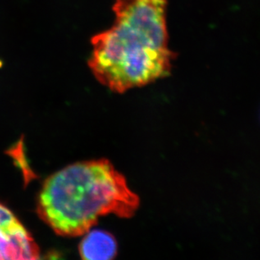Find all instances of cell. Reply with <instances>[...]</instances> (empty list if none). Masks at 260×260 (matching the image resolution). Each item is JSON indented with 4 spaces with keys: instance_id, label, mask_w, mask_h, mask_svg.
Listing matches in <instances>:
<instances>
[{
    "instance_id": "6da1fadb",
    "label": "cell",
    "mask_w": 260,
    "mask_h": 260,
    "mask_svg": "<svg viewBox=\"0 0 260 260\" xmlns=\"http://www.w3.org/2000/svg\"><path fill=\"white\" fill-rule=\"evenodd\" d=\"M167 0H116V20L92 39L88 66L116 93L167 77L174 53L169 48Z\"/></svg>"
},
{
    "instance_id": "7a4b0ae2",
    "label": "cell",
    "mask_w": 260,
    "mask_h": 260,
    "mask_svg": "<svg viewBox=\"0 0 260 260\" xmlns=\"http://www.w3.org/2000/svg\"><path fill=\"white\" fill-rule=\"evenodd\" d=\"M140 205L125 177L109 160L75 162L45 180L37 213L57 235H84L101 216L130 218Z\"/></svg>"
},
{
    "instance_id": "3957f363",
    "label": "cell",
    "mask_w": 260,
    "mask_h": 260,
    "mask_svg": "<svg viewBox=\"0 0 260 260\" xmlns=\"http://www.w3.org/2000/svg\"><path fill=\"white\" fill-rule=\"evenodd\" d=\"M0 254L3 259H37L39 248L12 211L0 204Z\"/></svg>"
},
{
    "instance_id": "277c9868",
    "label": "cell",
    "mask_w": 260,
    "mask_h": 260,
    "mask_svg": "<svg viewBox=\"0 0 260 260\" xmlns=\"http://www.w3.org/2000/svg\"><path fill=\"white\" fill-rule=\"evenodd\" d=\"M79 253L85 260L112 259L117 254L116 238L107 232L89 230L79 244Z\"/></svg>"
},
{
    "instance_id": "5b68a950",
    "label": "cell",
    "mask_w": 260,
    "mask_h": 260,
    "mask_svg": "<svg viewBox=\"0 0 260 260\" xmlns=\"http://www.w3.org/2000/svg\"><path fill=\"white\" fill-rule=\"evenodd\" d=\"M0 259H3V257L2 255H1V254H0Z\"/></svg>"
}]
</instances>
